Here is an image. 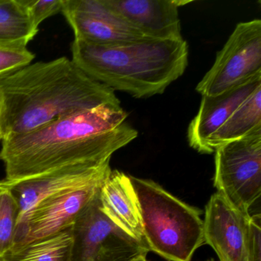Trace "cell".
Listing matches in <instances>:
<instances>
[{"label":"cell","instance_id":"cell-1","mask_svg":"<svg viewBox=\"0 0 261 261\" xmlns=\"http://www.w3.org/2000/svg\"><path fill=\"white\" fill-rule=\"evenodd\" d=\"M121 106L105 105L2 140L0 160L13 186L67 166L102 164L138 137Z\"/></svg>","mask_w":261,"mask_h":261},{"label":"cell","instance_id":"cell-2","mask_svg":"<svg viewBox=\"0 0 261 261\" xmlns=\"http://www.w3.org/2000/svg\"><path fill=\"white\" fill-rule=\"evenodd\" d=\"M0 95L4 139L101 105L121 106L112 89L65 57L30 64L0 79Z\"/></svg>","mask_w":261,"mask_h":261},{"label":"cell","instance_id":"cell-3","mask_svg":"<svg viewBox=\"0 0 261 261\" xmlns=\"http://www.w3.org/2000/svg\"><path fill=\"white\" fill-rule=\"evenodd\" d=\"M72 61L91 79L135 98L163 94L189 64V45L181 40L148 39L96 45L74 39Z\"/></svg>","mask_w":261,"mask_h":261},{"label":"cell","instance_id":"cell-4","mask_svg":"<svg viewBox=\"0 0 261 261\" xmlns=\"http://www.w3.org/2000/svg\"><path fill=\"white\" fill-rule=\"evenodd\" d=\"M129 178L140 204L143 238L149 251L169 261H191L204 244L201 211L152 180Z\"/></svg>","mask_w":261,"mask_h":261},{"label":"cell","instance_id":"cell-5","mask_svg":"<svg viewBox=\"0 0 261 261\" xmlns=\"http://www.w3.org/2000/svg\"><path fill=\"white\" fill-rule=\"evenodd\" d=\"M214 186L230 204L250 215L261 194V126L215 150Z\"/></svg>","mask_w":261,"mask_h":261},{"label":"cell","instance_id":"cell-6","mask_svg":"<svg viewBox=\"0 0 261 261\" xmlns=\"http://www.w3.org/2000/svg\"><path fill=\"white\" fill-rule=\"evenodd\" d=\"M100 189L71 227L72 261H130L146 256L147 247L105 215Z\"/></svg>","mask_w":261,"mask_h":261},{"label":"cell","instance_id":"cell-7","mask_svg":"<svg viewBox=\"0 0 261 261\" xmlns=\"http://www.w3.org/2000/svg\"><path fill=\"white\" fill-rule=\"evenodd\" d=\"M260 76L261 20L253 19L236 25L196 91L216 96Z\"/></svg>","mask_w":261,"mask_h":261},{"label":"cell","instance_id":"cell-8","mask_svg":"<svg viewBox=\"0 0 261 261\" xmlns=\"http://www.w3.org/2000/svg\"><path fill=\"white\" fill-rule=\"evenodd\" d=\"M105 180L65 191L39 201L18 219L14 246L42 239L72 226Z\"/></svg>","mask_w":261,"mask_h":261},{"label":"cell","instance_id":"cell-9","mask_svg":"<svg viewBox=\"0 0 261 261\" xmlns=\"http://www.w3.org/2000/svg\"><path fill=\"white\" fill-rule=\"evenodd\" d=\"M61 13L74 39L87 43L110 45L151 39L110 10L103 0H63Z\"/></svg>","mask_w":261,"mask_h":261},{"label":"cell","instance_id":"cell-10","mask_svg":"<svg viewBox=\"0 0 261 261\" xmlns=\"http://www.w3.org/2000/svg\"><path fill=\"white\" fill-rule=\"evenodd\" d=\"M250 218L218 192L211 197L203 221L204 244L214 249L219 261H247Z\"/></svg>","mask_w":261,"mask_h":261},{"label":"cell","instance_id":"cell-11","mask_svg":"<svg viewBox=\"0 0 261 261\" xmlns=\"http://www.w3.org/2000/svg\"><path fill=\"white\" fill-rule=\"evenodd\" d=\"M110 161L98 165L67 166L36 178L15 183L10 189L19 205V217L39 201L51 195L103 181L112 170Z\"/></svg>","mask_w":261,"mask_h":261},{"label":"cell","instance_id":"cell-12","mask_svg":"<svg viewBox=\"0 0 261 261\" xmlns=\"http://www.w3.org/2000/svg\"><path fill=\"white\" fill-rule=\"evenodd\" d=\"M105 5L148 39L181 40L178 0H103Z\"/></svg>","mask_w":261,"mask_h":261},{"label":"cell","instance_id":"cell-13","mask_svg":"<svg viewBox=\"0 0 261 261\" xmlns=\"http://www.w3.org/2000/svg\"><path fill=\"white\" fill-rule=\"evenodd\" d=\"M261 85V76L216 96H202L198 114L188 128L191 147L211 154L209 144L230 114Z\"/></svg>","mask_w":261,"mask_h":261},{"label":"cell","instance_id":"cell-14","mask_svg":"<svg viewBox=\"0 0 261 261\" xmlns=\"http://www.w3.org/2000/svg\"><path fill=\"white\" fill-rule=\"evenodd\" d=\"M100 201L102 210L114 224L146 247L140 204L129 175L111 170L100 186Z\"/></svg>","mask_w":261,"mask_h":261},{"label":"cell","instance_id":"cell-15","mask_svg":"<svg viewBox=\"0 0 261 261\" xmlns=\"http://www.w3.org/2000/svg\"><path fill=\"white\" fill-rule=\"evenodd\" d=\"M71 227L55 234L14 246L1 261H72Z\"/></svg>","mask_w":261,"mask_h":261},{"label":"cell","instance_id":"cell-16","mask_svg":"<svg viewBox=\"0 0 261 261\" xmlns=\"http://www.w3.org/2000/svg\"><path fill=\"white\" fill-rule=\"evenodd\" d=\"M38 32L22 0H0V47L27 48Z\"/></svg>","mask_w":261,"mask_h":261},{"label":"cell","instance_id":"cell-17","mask_svg":"<svg viewBox=\"0 0 261 261\" xmlns=\"http://www.w3.org/2000/svg\"><path fill=\"white\" fill-rule=\"evenodd\" d=\"M261 126V85L230 114L209 144L211 154L220 145L245 137Z\"/></svg>","mask_w":261,"mask_h":261},{"label":"cell","instance_id":"cell-18","mask_svg":"<svg viewBox=\"0 0 261 261\" xmlns=\"http://www.w3.org/2000/svg\"><path fill=\"white\" fill-rule=\"evenodd\" d=\"M19 217V205L10 189L0 192V259L14 247Z\"/></svg>","mask_w":261,"mask_h":261},{"label":"cell","instance_id":"cell-19","mask_svg":"<svg viewBox=\"0 0 261 261\" xmlns=\"http://www.w3.org/2000/svg\"><path fill=\"white\" fill-rule=\"evenodd\" d=\"M35 55L27 48L0 47V79L30 65Z\"/></svg>","mask_w":261,"mask_h":261},{"label":"cell","instance_id":"cell-20","mask_svg":"<svg viewBox=\"0 0 261 261\" xmlns=\"http://www.w3.org/2000/svg\"><path fill=\"white\" fill-rule=\"evenodd\" d=\"M62 2L63 0H22L30 19L37 30L44 20L62 12Z\"/></svg>","mask_w":261,"mask_h":261},{"label":"cell","instance_id":"cell-21","mask_svg":"<svg viewBox=\"0 0 261 261\" xmlns=\"http://www.w3.org/2000/svg\"><path fill=\"white\" fill-rule=\"evenodd\" d=\"M260 214L250 218L247 261H261Z\"/></svg>","mask_w":261,"mask_h":261},{"label":"cell","instance_id":"cell-22","mask_svg":"<svg viewBox=\"0 0 261 261\" xmlns=\"http://www.w3.org/2000/svg\"><path fill=\"white\" fill-rule=\"evenodd\" d=\"M2 115L3 102L2 97H1V95H0V141H2L3 139H4V134H3Z\"/></svg>","mask_w":261,"mask_h":261},{"label":"cell","instance_id":"cell-23","mask_svg":"<svg viewBox=\"0 0 261 261\" xmlns=\"http://www.w3.org/2000/svg\"><path fill=\"white\" fill-rule=\"evenodd\" d=\"M11 186V184L7 180H2V181H0V192L10 189Z\"/></svg>","mask_w":261,"mask_h":261},{"label":"cell","instance_id":"cell-24","mask_svg":"<svg viewBox=\"0 0 261 261\" xmlns=\"http://www.w3.org/2000/svg\"><path fill=\"white\" fill-rule=\"evenodd\" d=\"M130 261H147V259H146V255H142V256H138V257L135 258V259Z\"/></svg>","mask_w":261,"mask_h":261},{"label":"cell","instance_id":"cell-25","mask_svg":"<svg viewBox=\"0 0 261 261\" xmlns=\"http://www.w3.org/2000/svg\"><path fill=\"white\" fill-rule=\"evenodd\" d=\"M207 261H215V260H214V259H210V260H207Z\"/></svg>","mask_w":261,"mask_h":261},{"label":"cell","instance_id":"cell-26","mask_svg":"<svg viewBox=\"0 0 261 261\" xmlns=\"http://www.w3.org/2000/svg\"><path fill=\"white\" fill-rule=\"evenodd\" d=\"M0 261H1V260H0Z\"/></svg>","mask_w":261,"mask_h":261}]
</instances>
